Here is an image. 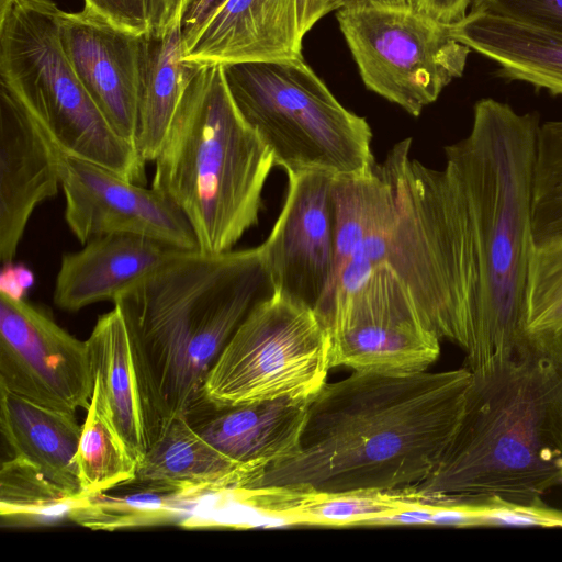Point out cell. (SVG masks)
Listing matches in <instances>:
<instances>
[{
  "label": "cell",
  "mask_w": 562,
  "mask_h": 562,
  "mask_svg": "<svg viewBox=\"0 0 562 562\" xmlns=\"http://www.w3.org/2000/svg\"><path fill=\"white\" fill-rule=\"evenodd\" d=\"M286 175L285 201L260 246L273 291L316 312L334 273V177L317 171Z\"/></svg>",
  "instance_id": "13"
},
{
  "label": "cell",
  "mask_w": 562,
  "mask_h": 562,
  "mask_svg": "<svg viewBox=\"0 0 562 562\" xmlns=\"http://www.w3.org/2000/svg\"><path fill=\"white\" fill-rule=\"evenodd\" d=\"M273 286L261 246L179 250L114 300L130 330L151 415V442L177 416L205 409L206 378Z\"/></svg>",
  "instance_id": "3"
},
{
  "label": "cell",
  "mask_w": 562,
  "mask_h": 562,
  "mask_svg": "<svg viewBox=\"0 0 562 562\" xmlns=\"http://www.w3.org/2000/svg\"><path fill=\"white\" fill-rule=\"evenodd\" d=\"M85 7L112 24L130 32L148 35L145 0H83Z\"/></svg>",
  "instance_id": "33"
},
{
  "label": "cell",
  "mask_w": 562,
  "mask_h": 562,
  "mask_svg": "<svg viewBox=\"0 0 562 562\" xmlns=\"http://www.w3.org/2000/svg\"><path fill=\"white\" fill-rule=\"evenodd\" d=\"M193 0H145L149 36H160L169 29L182 23Z\"/></svg>",
  "instance_id": "34"
},
{
  "label": "cell",
  "mask_w": 562,
  "mask_h": 562,
  "mask_svg": "<svg viewBox=\"0 0 562 562\" xmlns=\"http://www.w3.org/2000/svg\"><path fill=\"white\" fill-rule=\"evenodd\" d=\"M471 2L472 0H416V9L441 23L451 24L468 13Z\"/></svg>",
  "instance_id": "36"
},
{
  "label": "cell",
  "mask_w": 562,
  "mask_h": 562,
  "mask_svg": "<svg viewBox=\"0 0 562 562\" xmlns=\"http://www.w3.org/2000/svg\"><path fill=\"white\" fill-rule=\"evenodd\" d=\"M562 484V331L526 330L471 371L458 429L411 486L424 505L530 502Z\"/></svg>",
  "instance_id": "2"
},
{
  "label": "cell",
  "mask_w": 562,
  "mask_h": 562,
  "mask_svg": "<svg viewBox=\"0 0 562 562\" xmlns=\"http://www.w3.org/2000/svg\"><path fill=\"white\" fill-rule=\"evenodd\" d=\"M299 24L305 35L325 14L321 0H297Z\"/></svg>",
  "instance_id": "39"
},
{
  "label": "cell",
  "mask_w": 562,
  "mask_h": 562,
  "mask_svg": "<svg viewBox=\"0 0 562 562\" xmlns=\"http://www.w3.org/2000/svg\"><path fill=\"white\" fill-rule=\"evenodd\" d=\"M245 506L291 524L373 525L396 512L419 505L409 487L393 491L339 494L305 493L285 487L238 490Z\"/></svg>",
  "instance_id": "23"
},
{
  "label": "cell",
  "mask_w": 562,
  "mask_h": 562,
  "mask_svg": "<svg viewBox=\"0 0 562 562\" xmlns=\"http://www.w3.org/2000/svg\"><path fill=\"white\" fill-rule=\"evenodd\" d=\"M59 32L65 54L91 100L134 145L148 35L119 27L86 7L78 12L61 10Z\"/></svg>",
  "instance_id": "14"
},
{
  "label": "cell",
  "mask_w": 562,
  "mask_h": 562,
  "mask_svg": "<svg viewBox=\"0 0 562 562\" xmlns=\"http://www.w3.org/2000/svg\"><path fill=\"white\" fill-rule=\"evenodd\" d=\"M53 0H0V83L67 156L145 183V161L91 100L60 40Z\"/></svg>",
  "instance_id": "7"
},
{
  "label": "cell",
  "mask_w": 562,
  "mask_h": 562,
  "mask_svg": "<svg viewBox=\"0 0 562 562\" xmlns=\"http://www.w3.org/2000/svg\"><path fill=\"white\" fill-rule=\"evenodd\" d=\"M223 68L237 109L271 150L274 166L334 178L374 171L367 120L347 110L303 57Z\"/></svg>",
  "instance_id": "8"
},
{
  "label": "cell",
  "mask_w": 562,
  "mask_h": 562,
  "mask_svg": "<svg viewBox=\"0 0 562 562\" xmlns=\"http://www.w3.org/2000/svg\"><path fill=\"white\" fill-rule=\"evenodd\" d=\"M94 386L75 457L81 493L94 494L133 481L138 460L119 431L102 381Z\"/></svg>",
  "instance_id": "27"
},
{
  "label": "cell",
  "mask_w": 562,
  "mask_h": 562,
  "mask_svg": "<svg viewBox=\"0 0 562 562\" xmlns=\"http://www.w3.org/2000/svg\"><path fill=\"white\" fill-rule=\"evenodd\" d=\"M330 366L359 372L408 374L427 371L440 339L418 322L374 318L330 334Z\"/></svg>",
  "instance_id": "22"
},
{
  "label": "cell",
  "mask_w": 562,
  "mask_h": 562,
  "mask_svg": "<svg viewBox=\"0 0 562 562\" xmlns=\"http://www.w3.org/2000/svg\"><path fill=\"white\" fill-rule=\"evenodd\" d=\"M182 26L148 35L134 145L143 160L154 161L172 120L191 67L182 59Z\"/></svg>",
  "instance_id": "26"
},
{
  "label": "cell",
  "mask_w": 562,
  "mask_h": 562,
  "mask_svg": "<svg viewBox=\"0 0 562 562\" xmlns=\"http://www.w3.org/2000/svg\"><path fill=\"white\" fill-rule=\"evenodd\" d=\"M297 0H228L183 48L192 67L302 58Z\"/></svg>",
  "instance_id": "17"
},
{
  "label": "cell",
  "mask_w": 562,
  "mask_h": 562,
  "mask_svg": "<svg viewBox=\"0 0 562 562\" xmlns=\"http://www.w3.org/2000/svg\"><path fill=\"white\" fill-rule=\"evenodd\" d=\"M412 138L378 166L391 191L386 262L407 289L424 326L469 349L479 272L467 200L454 170L411 157Z\"/></svg>",
  "instance_id": "6"
},
{
  "label": "cell",
  "mask_w": 562,
  "mask_h": 562,
  "mask_svg": "<svg viewBox=\"0 0 562 562\" xmlns=\"http://www.w3.org/2000/svg\"><path fill=\"white\" fill-rule=\"evenodd\" d=\"M336 18L367 89L413 116L464 72L471 49L416 8H348Z\"/></svg>",
  "instance_id": "10"
},
{
  "label": "cell",
  "mask_w": 562,
  "mask_h": 562,
  "mask_svg": "<svg viewBox=\"0 0 562 562\" xmlns=\"http://www.w3.org/2000/svg\"><path fill=\"white\" fill-rule=\"evenodd\" d=\"M204 492L136 477L104 492L78 494L68 519L92 530L105 531L180 524Z\"/></svg>",
  "instance_id": "24"
},
{
  "label": "cell",
  "mask_w": 562,
  "mask_h": 562,
  "mask_svg": "<svg viewBox=\"0 0 562 562\" xmlns=\"http://www.w3.org/2000/svg\"><path fill=\"white\" fill-rule=\"evenodd\" d=\"M525 327L530 331H562V236L532 246Z\"/></svg>",
  "instance_id": "30"
},
{
  "label": "cell",
  "mask_w": 562,
  "mask_h": 562,
  "mask_svg": "<svg viewBox=\"0 0 562 562\" xmlns=\"http://www.w3.org/2000/svg\"><path fill=\"white\" fill-rule=\"evenodd\" d=\"M324 14L348 8L392 7L416 8V0H321Z\"/></svg>",
  "instance_id": "38"
},
{
  "label": "cell",
  "mask_w": 562,
  "mask_h": 562,
  "mask_svg": "<svg viewBox=\"0 0 562 562\" xmlns=\"http://www.w3.org/2000/svg\"><path fill=\"white\" fill-rule=\"evenodd\" d=\"M180 248L136 234H108L63 256L53 299L67 312L111 301Z\"/></svg>",
  "instance_id": "18"
},
{
  "label": "cell",
  "mask_w": 562,
  "mask_h": 562,
  "mask_svg": "<svg viewBox=\"0 0 562 562\" xmlns=\"http://www.w3.org/2000/svg\"><path fill=\"white\" fill-rule=\"evenodd\" d=\"M448 29L457 41L494 61L501 76L562 94V31L472 11Z\"/></svg>",
  "instance_id": "19"
},
{
  "label": "cell",
  "mask_w": 562,
  "mask_h": 562,
  "mask_svg": "<svg viewBox=\"0 0 562 562\" xmlns=\"http://www.w3.org/2000/svg\"><path fill=\"white\" fill-rule=\"evenodd\" d=\"M0 386L59 412L87 409L94 386L87 342L29 301L0 292Z\"/></svg>",
  "instance_id": "11"
},
{
  "label": "cell",
  "mask_w": 562,
  "mask_h": 562,
  "mask_svg": "<svg viewBox=\"0 0 562 562\" xmlns=\"http://www.w3.org/2000/svg\"><path fill=\"white\" fill-rule=\"evenodd\" d=\"M65 221L85 245L108 234H136L180 249H199L180 209L164 193L128 181L97 164L65 155Z\"/></svg>",
  "instance_id": "12"
},
{
  "label": "cell",
  "mask_w": 562,
  "mask_h": 562,
  "mask_svg": "<svg viewBox=\"0 0 562 562\" xmlns=\"http://www.w3.org/2000/svg\"><path fill=\"white\" fill-rule=\"evenodd\" d=\"M33 281V274L26 268L13 266L12 262L5 263L0 277V292L23 299L25 291L32 285Z\"/></svg>",
  "instance_id": "37"
},
{
  "label": "cell",
  "mask_w": 562,
  "mask_h": 562,
  "mask_svg": "<svg viewBox=\"0 0 562 562\" xmlns=\"http://www.w3.org/2000/svg\"><path fill=\"white\" fill-rule=\"evenodd\" d=\"M0 427L13 456L27 459L72 495L81 493L75 457L82 425L75 414L32 403L0 386Z\"/></svg>",
  "instance_id": "21"
},
{
  "label": "cell",
  "mask_w": 562,
  "mask_h": 562,
  "mask_svg": "<svg viewBox=\"0 0 562 562\" xmlns=\"http://www.w3.org/2000/svg\"><path fill=\"white\" fill-rule=\"evenodd\" d=\"M537 113L492 98L473 108L469 134L445 147L462 187L479 272L467 368L480 369L527 330L525 296L533 246L532 193Z\"/></svg>",
  "instance_id": "4"
},
{
  "label": "cell",
  "mask_w": 562,
  "mask_h": 562,
  "mask_svg": "<svg viewBox=\"0 0 562 562\" xmlns=\"http://www.w3.org/2000/svg\"><path fill=\"white\" fill-rule=\"evenodd\" d=\"M481 527L562 528V510L541 498L509 502L497 497L477 501Z\"/></svg>",
  "instance_id": "31"
},
{
  "label": "cell",
  "mask_w": 562,
  "mask_h": 562,
  "mask_svg": "<svg viewBox=\"0 0 562 562\" xmlns=\"http://www.w3.org/2000/svg\"><path fill=\"white\" fill-rule=\"evenodd\" d=\"M228 0H193L182 19L183 48Z\"/></svg>",
  "instance_id": "35"
},
{
  "label": "cell",
  "mask_w": 562,
  "mask_h": 562,
  "mask_svg": "<svg viewBox=\"0 0 562 562\" xmlns=\"http://www.w3.org/2000/svg\"><path fill=\"white\" fill-rule=\"evenodd\" d=\"M76 496L23 457L13 456L1 464L2 524L29 526L68 518Z\"/></svg>",
  "instance_id": "28"
},
{
  "label": "cell",
  "mask_w": 562,
  "mask_h": 562,
  "mask_svg": "<svg viewBox=\"0 0 562 562\" xmlns=\"http://www.w3.org/2000/svg\"><path fill=\"white\" fill-rule=\"evenodd\" d=\"M65 154L0 83V260L13 261L33 211L61 186Z\"/></svg>",
  "instance_id": "15"
},
{
  "label": "cell",
  "mask_w": 562,
  "mask_h": 562,
  "mask_svg": "<svg viewBox=\"0 0 562 562\" xmlns=\"http://www.w3.org/2000/svg\"><path fill=\"white\" fill-rule=\"evenodd\" d=\"M137 479L188 490L229 491L237 467L210 445L187 416L170 419L137 465Z\"/></svg>",
  "instance_id": "25"
},
{
  "label": "cell",
  "mask_w": 562,
  "mask_h": 562,
  "mask_svg": "<svg viewBox=\"0 0 562 562\" xmlns=\"http://www.w3.org/2000/svg\"><path fill=\"white\" fill-rule=\"evenodd\" d=\"M190 67L151 187L184 214L199 250L220 254L257 225L274 159L237 109L223 66Z\"/></svg>",
  "instance_id": "5"
},
{
  "label": "cell",
  "mask_w": 562,
  "mask_h": 562,
  "mask_svg": "<svg viewBox=\"0 0 562 562\" xmlns=\"http://www.w3.org/2000/svg\"><path fill=\"white\" fill-rule=\"evenodd\" d=\"M312 400L209 405L188 418L210 445L237 467L239 483L235 490H241L295 452Z\"/></svg>",
  "instance_id": "16"
},
{
  "label": "cell",
  "mask_w": 562,
  "mask_h": 562,
  "mask_svg": "<svg viewBox=\"0 0 562 562\" xmlns=\"http://www.w3.org/2000/svg\"><path fill=\"white\" fill-rule=\"evenodd\" d=\"M86 342L114 423L139 462L151 443V415L130 330L117 306L98 318Z\"/></svg>",
  "instance_id": "20"
},
{
  "label": "cell",
  "mask_w": 562,
  "mask_h": 562,
  "mask_svg": "<svg viewBox=\"0 0 562 562\" xmlns=\"http://www.w3.org/2000/svg\"><path fill=\"white\" fill-rule=\"evenodd\" d=\"M330 335L316 312L273 291L257 303L206 378L209 405L312 400L327 383Z\"/></svg>",
  "instance_id": "9"
},
{
  "label": "cell",
  "mask_w": 562,
  "mask_h": 562,
  "mask_svg": "<svg viewBox=\"0 0 562 562\" xmlns=\"http://www.w3.org/2000/svg\"><path fill=\"white\" fill-rule=\"evenodd\" d=\"M471 371H353L311 401L295 452L241 490L339 494L407 488L440 462L460 424Z\"/></svg>",
  "instance_id": "1"
},
{
  "label": "cell",
  "mask_w": 562,
  "mask_h": 562,
  "mask_svg": "<svg viewBox=\"0 0 562 562\" xmlns=\"http://www.w3.org/2000/svg\"><path fill=\"white\" fill-rule=\"evenodd\" d=\"M469 11L562 31V0H472Z\"/></svg>",
  "instance_id": "32"
},
{
  "label": "cell",
  "mask_w": 562,
  "mask_h": 562,
  "mask_svg": "<svg viewBox=\"0 0 562 562\" xmlns=\"http://www.w3.org/2000/svg\"><path fill=\"white\" fill-rule=\"evenodd\" d=\"M533 244L562 236V120L539 125L532 193Z\"/></svg>",
  "instance_id": "29"
}]
</instances>
